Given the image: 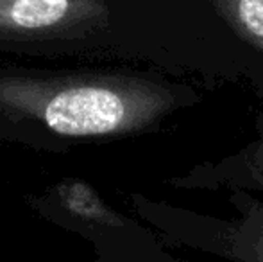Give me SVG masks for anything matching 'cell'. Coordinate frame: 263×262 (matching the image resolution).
<instances>
[{"mask_svg": "<svg viewBox=\"0 0 263 262\" xmlns=\"http://www.w3.org/2000/svg\"><path fill=\"white\" fill-rule=\"evenodd\" d=\"M174 106L158 84L81 74H0V115L58 136L143 130Z\"/></svg>", "mask_w": 263, "mask_h": 262, "instance_id": "cell-1", "label": "cell"}, {"mask_svg": "<svg viewBox=\"0 0 263 262\" xmlns=\"http://www.w3.org/2000/svg\"><path fill=\"white\" fill-rule=\"evenodd\" d=\"M215 7L247 43L263 50V0H222Z\"/></svg>", "mask_w": 263, "mask_h": 262, "instance_id": "cell-2", "label": "cell"}, {"mask_svg": "<svg viewBox=\"0 0 263 262\" xmlns=\"http://www.w3.org/2000/svg\"><path fill=\"white\" fill-rule=\"evenodd\" d=\"M61 199L72 212L79 214L88 219L101 221V223L107 224H118V219L115 217V214H111L101 203V199L97 198V194L84 183H70V185L61 189Z\"/></svg>", "mask_w": 263, "mask_h": 262, "instance_id": "cell-3", "label": "cell"}, {"mask_svg": "<svg viewBox=\"0 0 263 262\" xmlns=\"http://www.w3.org/2000/svg\"><path fill=\"white\" fill-rule=\"evenodd\" d=\"M254 169H256V172L263 178V140L260 142V146H258L256 153H254Z\"/></svg>", "mask_w": 263, "mask_h": 262, "instance_id": "cell-4", "label": "cell"}, {"mask_svg": "<svg viewBox=\"0 0 263 262\" xmlns=\"http://www.w3.org/2000/svg\"><path fill=\"white\" fill-rule=\"evenodd\" d=\"M260 262H263V244L260 246Z\"/></svg>", "mask_w": 263, "mask_h": 262, "instance_id": "cell-5", "label": "cell"}]
</instances>
